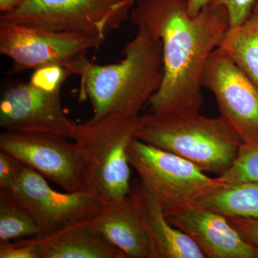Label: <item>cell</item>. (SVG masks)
Masks as SVG:
<instances>
[{
    "label": "cell",
    "instance_id": "obj_16",
    "mask_svg": "<svg viewBox=\"0 0 258 258\" xmlns=\"http://www.w3.org/2000/svg\"><path fill=\"white\" fill-rule=\"evenodd\" d=\"M258 88V12L229 28L218 47Z\"/></svg>",
    "mask_w": 258,
    "mask_h": 258
},
{
    "label": "cell",
    "instance_id": "obj_27",
    "mask_svg": "<svg viewBox=\"0 0 258 258\" xmlns=\"http://www.w3.org/2000/svg\"><path fill=\"white\" fill-rule=\"evenodd\" d=\"M253 11L254 12H258V0H257V2H256L255 5H254V8H253ZM252 11V12H253Z\"/></svg>",
    "mask_w": 258,
    "mask_h": 258
},
{
    "label": "cell",
    "instance_id": "obj_3",
    "mask_svg": "<svg viewBox=\"0 0 258 258\" xmlns=\"http://www.w3.org/2000/svg\"><path fill=\"white\" fill-rule=\"evenodd\" d=\"M134 137L219 176L230 169L242 144L220 117L208 118L199 111L139 115Z\"/></svg>",
    "mask_w": 258,
    "mask_h": 258
},
{
    "label": "cell",
    "instance_id": "obj_4",
    "mask_svg": "<svg viewBox=\"0 0 258 258\" xmlns=\"http://www.w3.org/2000/svg\"><path fill=\"white\" fill-rule=\"evenodd\" d=\"M139 117L112 114L78 123L74 140L82 153L83 190L103 205L123 200L130 194L127 147L134 138Z\"/></svg>",
    "mask_w": 258,
    "mask_h": 258
},
{
    "label": "cell",
    "instance_id": "obj_18",
    "mask_svg": "<svg viewBox=\"0 0 258 258\" xmlns=\"http://www.w3.org/2000/svg\"><path fill=\"white\" fill-rule=\"evenodd\" d=\"M40 237V229L32 215L9 191L0 190V243Z\"/></svg>",
    "mask_w": 258,
    "mask_h": 258
},
{
    "label": "cell",
    "instance_id": "obj_9",
    "mask_svg": "<svg viewBox=\"0 0 258 258\" xmlns=\"http://www.w3.org/2000/svg\"><path fill=\"white\" fill-rule=\"evenodd\" d=\"M202 85L215 97L220 117L242 143L258 142V88L217 47L209 57Z\"/></svg>",
    "mask_w": 258,
    "mask_h": 258
},
{
    "label": "cell",
    "instance_id": "obj_1",
    "mask_svg": "<svg viewBox=\"0 0 258 258\" xmlns=\"http://www.w3.org/2000/svg\"><path fill=\"white\" fill-rule=\"evenodd\" d=\"M189 0H136L131 18L160 39L164 79L149 100L156 113L200 111L202 76L212 52L230 28L225 7L210 3L190 16Z\"/></svg>",
    "mask_w": 258,
    "mask_h": 258
},
{
    "label": "cell",
    "instance_id": "obj_2",
    "mask_svg": "<svg viewBox=\"0 0 258 258\" xmlns=\"http://www.w3.org/2000/svg\"><path fill=\"white\" fill-rule=\"evenodd\" d=\"M123 50L117 63H90L80 76V101L89 100L90 121L115 114L138 117L164 79V57L160 39L144 26Z\"/></svg>",
    "mask_w": 258,
    "mask_h": 258
},
{
    "label": "cell",
    "instance_id": "obj_6",
    "mask_svg": "<svg viewBox=\"0 0 258 258\" xmlns=\"http://www.w3.org/2000/svg\"><path fill=\"white\" fill-rule=\"evenodd\" d=\"M127 155L141 184L159 202L164 215L197 203L224 185L191 161L134 137Z\"/></svg>",
    "mask_w": 258,
    "mask_h": 258
},
{
    "label": "cell",
    "instance_id": "obj_15",
    "mask_svg": "<svg viewBox=\"0 0 258 258\" xmlns=\"http://www.w3.org/2000/svg\"><path fill=\"white\" fill-rule=\"evenodd\" d=\"M39 258H125L88 222L76 224L47 237L32 238Z\"/></svg>",
    "mask_w": 258,
    "mask_h": 258
},
{
    "label": "cell",
    "instance_id": "obj_21",
    "mask_svg": "<svg viewBox=\"0 0 258 258\" xmlns=\"http://www.w3.org/2000/svg\"><path fill=\"white\" fill-rule=\"evenodd\" d=\"M25 166L16 158L0 150V190L10 191L21 175Z\"/></svg>",
    "mask_w": 258,
    "mask_h": 258
},
{
    "label": "cell",
    "instance_id": "obj_11",
    "mask_svg": "<svg viewBox=\"0 0 258 258\" xmlns=\"http://www.w3.org/2000/svg\"><path fill=\"white\" fill-rule=\"evenodd\" d=\"M61 90L47 91L30 81L5 90L0 101V126L7 132L50 134L74 139L78 123L64 115Z\"/></svg>",
    "mask_w": 258,
    "mask_h": 258
},
{
    "label": "cell",
    "instance_id": "obj_19",
    "mask_svg": "<svg viewBox=\"0 0 258 258\" xmlns=\"http://www.w3.org/2000/svg\"><path fill=\"white\" fill-rule=\"evenodd\" d=\"M217 179L224 184L258 183V142L241 144L235 162Z\"/></svg>",
    "mask_w": 258,
    "mask_h": 258
},
{
    "label": "cell",
    "instance_id": "obj_25",
    "mask_svg": "<svg viewBox=\"0 0 258 258\" xmlns=\"http://www.w3.org/2000/svg\"><path fill=\"white\" fill-rule=\"evenodd\" d=\"M25 0H0L1 15L13 13L24 3Z\"/></svg>",
    "mask_w": 258,
    "mask_h": 258
},
{
    "label": "cell",
    "instance_id": "obj_10",
    "mask_svg": "<svg viewBox=\"0 0 258 258\" xmlns=\"http://www.w3.org/2000/svg\"><path fill=\"white\" fill-rule=\"evenodd\" d=\"M50 134L7 132L0 150L8 153L68 192L82 191L83 159L75 142Z\"/></svg>",
    "mask_w": 258,
    "mask_h": 258
},
{
    "label": "cell",
    "instance_id": "obj_13",
    "mask_svg": "<svg viewBox=\"0 0 258 258\" xmlns=\"http://www.w3.org/2000/svg\"><path fill=\"white\" fill-rule=\"evenodd\" d=\"M130 195L150 240L152 258H206L189 236L168 221L160 204L139 180L132 182Z\"/></svg>",
    "mask_w": 258,
    "mask_h": 258
},
{
    "label": "cell",
    "instance_id": "obj_8",
    "mask_svg": "<svg viewBox=\"0 0 258 258\" xmlns=\"http://www.w3.org/2000/svg\"><path fill=\"white\" fill-rule=\"evenodd\" d=\"M8 191L33 217L40 237L89 221L103 207L96 197L86 190L66 193L54 190L44 176L27 166Z\"/></svg>",
    "mask_w": 258,
    "mask_h": 258
},
{
    "label": "cell",
    "instance_id": "obj_14",
    "mask_svg": "<svg viewBox=\"0 0 258 258\" xmlns=\"http://www.w3.org/2000/svg\"><path fill=\"white\" fill-rule=\"evenodd\" d=\"M88 224L125 258H152V246L130 194L103 205Z\"/></svg>",
    "mask_w": 258,
    "mask_h": 258
},
{
    "label": "cell",
    "instance_id": "obj_12",
    "mask_svg": "<svg viewBox=\"0 0 258 258\" xmlns=\"http://www.w3.org/2000/svg\"><path fill=\"white\" fill-rule=\"evenodd\" d=\"M168 221L189 236L209 258H258V249L247 242L227 217L198 203L166 214Z\"/></svg>",
    "mask_w": 258,
    "mask_h": 258
},
{
    "label": "cell",
    "instance_id": "obj_17",
    "mask_svg": "<svg viewBox=\"0 0 258 258\" xmlns=\"http://www.w3.org/2000/svg\"><path fill=\"white\" fill-rule=\"evenodd\" d=\"M198 203L225 217L258 219V183L224 184Z\"/></svg>",
    "mask_w": 258,
    "mask_h": 258
},
{
    "label": "cell",
    "instance_id": "obj_7",
    "mask_svg": "<svg viewBox=\"0 0 258 258\" xmlns=\"http://www.w3.org/2000/svg\"><path fill=\"white\" fill-rule=\"evenodd\" d=\"M136 0H25L2 18L58 32L106 40L131 16Z\"/></svg>",
    "mask_w": 258,
    "mask_h": 258
},
{
    "label": "cell",
    "instance_id": "obj_22",
    "mask_svg": "<svg viewBox=\"0 0 258 258\" xmlns=\"http://www.w3.org/2000/svg\"><path fill=\"white\" fill-rule=\"evenodd\" d=\"M256 2L257 0H211L210 3L225 7L230 17L229 28H232L238 26L249 18Z\"/></svg>",
    "mask_w": 258,
    "mask_h": 258
},
{
    "label": "cell",
    "instance_id": "obj_23",
    "mask_svg": "<svg viewBox=\"0 0 258 258\" xmlns=\"http://www.w3.org/2000/svg\"><path fill=\"white\" fill-rule=\"evenodd\" d=\"M0 258H39L33 239L0 243Z\"/></svg>",
    "mask_w": 258,
    "mask_h": 258
},
{
    "label": "cell",
    "instance_id": "obj_24",
    "mask_svg": "<svg viewBox=\"0 0 258 258\" xmlns=\"http://www.w3.org/2000/svg\"><path fill=\"white\" fill-rule=\"evenodd\" d=\"M227 218L244 240L258 249V219L241 217Z\"/></svg>",
    "mask_w": 258,
    "mask_h": 258
},
{
    "label": "cell",
    "instance_id": "obj_20",
    "mask_svg": "<svg viewBox=\"0 0 258 258\" xmlns=\"http://www.w3.org/2000/svg\"><path fill=\"white\" fill-rule=\"evenodd\" d=\"M72 74L60 66H48L34 70L30 82L47 91L62 89L66 79Z\"/></svg>",
    "mask_w": 258,
    "mask_h": 258
},
{
    "label": "cell",
    "instance_id": "obj_5",
    "mask_svg": "<svg viewBox=\"0 0 258 258\" xmlns=\"http://www.w3.org/2000/svg\"><path fill=\"white\" fill-rule=\"evenodd\" d=\"M103 42L86 34L53 31L0 17V53L11 59L12 74L60 66L81 76L91 63L88 51Z\"/></svg>",
    "mask_w": 258,
    "mask_h": 258
},
{
    "label": "cell",
    "instance_id": "obj_26",
    "mask_svg": "<svg viewBox=\"0 0 258 258\" xmlns=\"http://www.w3.org/2000/svg\"><path fill=\"white\" fill-rule=\"evenodd\" d=\"M210 1L211 0H189L188 11L190 16H195L199 14V13L206 7Z\"/></svg>",
    "mask_w": 258,
    "mask_h": 258
}]
</instances>
